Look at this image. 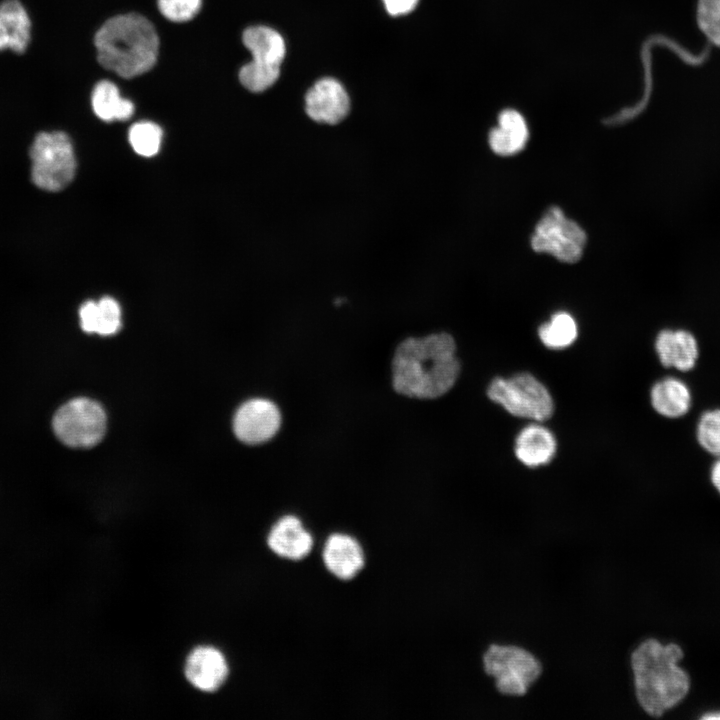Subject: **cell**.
Returning <instances> with one entry per match:
<instances>
[{
	"instance_id": "1",
	"label": "cell",
	"mask_w": 720,
	"mask_h": 720,
	"mask_svg": "<svg viewBox=\"0 0 720 720\" xmlns=\"http://www.w3.org/2000/svg\"><path fill=\"white\" fill-rule=\"evenodd\" d=\"M460 365L451 335L435 333L401 342L392 361L393 387L401 395L434 399L455 384Z\"/></svg>"
},
{
	"instance_id": "2",
	"label": "cell",
	"mask_w": 720,
	"mask_h": 720,
	"mask_svg": "<svg viewBox=\"0 0 720 720\" xmlns=\"http://www.w3.org/2000/svg\"><path fill=\"white\" fill-rule=\"evenodd\" d=\"M683 651L675 643L642 641L631 654L636 699L650 716L660 717L688 694L690 679L678 664Z\"/></svg>"
},
{
	"instance_id": "3",
	"label": "cell",
	"mask_w": 720,
	"mask_h": 720,
	"mask_svg": "<svg viewBox=\"0 0 720 720\" xmlns=\"http://www.w3.org/2000/svg\"><path fill=\"white\" fill-rule=\"evenodd\" d=\"M94 44L102 67L133 78L156 63L159 38L148 19L129 13L108 19L96 32Z\"/></svg>"
},
{
	"instance_id": "4",
	"label": "cell",
	"mask_w": 720,
	"mask_h": 720,
	"mask_svg": "<svg viewBox=\"0 0 720 720\" xmlns=\"http://www.w3.org/2000/svg\"><path fill=\"white\" fill-rule=\"evenodd\" d=\"M31 178L40 189L58 192L74 179L77 162L70 137L63 131L40 132L31 145Z\"/></svg>"
},
{
	"instance_id": "5",
	"label": "cell",
	"mask_w": 720,
	"mask_h": 720,
	"mask_svg": "<svg viewBox=\"0 0 720 720\" xmlns=\"http://www.w3.org/2000/svg\"><path fill=\"white\" fill-rule=\"evenodd\" d=\"M482 661L485 673L506 696L525 695L542 673L541 662L534 654L512 644H490Z\"/></svg>"
},
{
	"instance_id": "6",
	"label": "cell",
	"mask_w": 720,
	"mask_h": 720,
	"mask_svg": "<svg viewBox=\"0 0 720 720\" xmlns=\"http://www.w3.org/2000/svg\"><path fill=\"white\" fill-rule=\"evenodd\" d=\"M586 242L585 230L555 205L550 206L538 220L530 239L535 252L550 254L567 264L582 258Z\"/></svg>"
},
{
	"instance_id": "7",
	"label": "cell",
	"mask_w": 720,
	"mask_h": 720,
	"mask_svg": "<svg viewBox=\"0 0 720 720\" xmlns=\"http://www.w3.org/2000/svg\"><path fill=\"white\" fill-rule=\"evenodd\" d=\"M487 394L510 414L544 421L553 413V400L546 387L534 376L520 373L510 378H495Z\"/></svg>"
},
{
	"instance_id": "8",
	"label": "cell",
	"mask_w": 720,
	"mask_h": 720,
	"mask_svg": "<svg viewBox=\"0 0 720 720\" xmlns=\"http://www.w3.org/2000/svg\"><path fill=\"white\" fill-rule=\"evenodd\" d=\"M52 427L55 435L65 445L88 448L103 438L106 414L98 402L88 398H75L56 411Z\"/></svg>"
},
{
	"instance_id": "9",
	"label": "cell",
	"mask_w": 720,
	"mask_h": 720,
	"mask_svg": "<svg viewBox=\"0 0 720 720\" xmlns=\"http://www.w3.org/2000/svg\"><path fill=\"white\" fill-rule=\"evenodd\" d=\"M281 414L267 399H252L237 410L233 429L237 438L246 444H260L271 439L279 430Z\"/></svg>"
},
{
	"instance_id": "10",
	"label": "cell",
	"mask_w": 720,
	"mask_h": 720,
	"mask_svg": "<svg viewBox=\"0 0 720 720\" xmlns=\"http://www.w3.org/2000/svg\"><path fill=\"white\" fill-rule=\"evenodd\" d=\"M305 112L318 124L337 125L348 116L350 99L341 83L332 78H323L307 91Z\"/></svg>"
},
{
	"instance_id": "11",
	"label": "cell",
	"mask_w": 720,
	"mask_h": 720,
	"mask_svg": "<svg viewBox=\"0 0 720 720\" xmlns=\"http://www.w3.org/2000/svg\"><path fill=\"white\" fill-rule=\"evenodd\" d=\"M184 672L187 680L195 688L204 692H214L226 680L228 665L218 649L200 646L188 655Z\"/></svg>"
},
{
	"instance_id": "12",
	"label": "cell",
	"mask_w": 720,
	"mask_h": 720,
	"mask_svg": "<svg viewBox=\"0 0 720 720\" xmlns=\"http://www.w3.org/2000/svg\"><path fill=\"white\" fill-rule=\"evenodd\" d=\"M529 135L524 115L515 108H504L497 116V125L488 133V144L496 155L509 157L526 147Z\"/></svg>"
},
{
	"instance_id": "13",
	"label": "cell",
	"mask_w": 720,
	"mask_h": 720,
	"mask_svg": "<svg viewBox=\"0 0 720 720\" xmlns=\"http://www.w3.org/2000/svg\"><path fill=\"white\" fill-rule=\"evenodd\" d=\"M267 545L282 558L301 560L311 552L313 537L298 517L285 515L271 528Z\"/></svg>"
},
{
	"instance_id": "14",
	"label": "cell",
	"mask_w": 720,
	"mask_h": 720,
	"mask_svg": "<svg viewBox=\"0 0 720 720\" xmlns=\"http://www.w3.org/2000/svg\"><path fill=\"white\" fill-rule=\"evenodd\" d=\"M323 562L335 577L350 580L365 564L364 552L359 542L346 534L330 535L323 547Z\"/></svg>"
},
{
	"instance_id": "15",
	"label": "cell",
	"mask_w": 720,
	"mask_h": 720,
	"mask_svg": "<svg viewBox=\"0 0 720 720\" xmlns=\"http://www.w3.org/2000/svg\"><path fill=\"white\" fill-rule=\"evenodd\" d=\"M655 348L663 366L680 371L694 368L698 358L697 341L686 330H662L657 335Z\"/></svg>"
},
{
	"instance_id": "16",
	"label": "cell",
	"mask_w": 720,
	"mask_h": 720,
	"mask_svg": "<svg viewBox=\"0 0 720 720\" xmlns=\"http://www.w3.org/2000/svg\"><path fill=\"white\" fill-rule=\"evenodd\" d=\"M31 39V20L19 0L0 3V51L23 53Z\"/></svg>"
},
{
	"instance_id": "17",
	"label": "cell",
	"mask_w": 720,
	"mask_h": 720,
	"mask_svg": "<svg viewBox=\"0 0 720 720\" xmlns=\"http://www.w3.org/2000/svg\"><path fill=\"white\" fill-rule=\"evenodd\" d=\"M556 452V440L550 430L531 424L520 431L515 441L516 457L526 466L549 463Z\"/></svg>"
},
{
	"instance_id": "18",
	"label": "cell",
	"mask_w": 720,
	"mask_h": 720,
	"mask_svg": "<svg viewBox=\"0 0 720 720\" xmlns=\"http://www.w3.org/2000/svg\"><path fill=\"white\" fill-rule=\"evenodd\" d=\"M245 47L253 62L261 65L281 66L286 46L282 36L267 26H251L242 35Z\"/></svg>"
},
{
	"instance_id": "19",
	"label": "cell",
	"mask_w": 720,
	"mask_h": 720,
	"mask_svg": "<svg viewBox=\"0 0 720 720\" xmlns=\"http://www.w3.org/2000/svg\"><path fill=\"white\" fill-rule=\"evenodd\" d=\"M81 328L87 333L100 335L115 334L121 326V309L118 302L109 296L98 302L86 301L79 310Z\"/></svg>"
},
{
	"instance_id": "20",
	"label": "cell",
	"mask_w": 720,
	"mask_h": 720,
	"mask_svg": "<svg viewBox=\"0 0 720 720\" xmlns=\"http://www.w3.org/2000/svg\"><path fill=\"white\" fill-rule=\"evenodd\" d=\"M651 403L657 413L668 418L685 415L691 405L688 387L679 379L667 377L655 383L650 393Z\"/></svg>"
},
{
	"instance_id": "21",
	"label": "cell",
	"mask_w": 720,
	"mask_h": 720,
	"mask_svg": "<svg viewBox=\"0 0 720 720\" xmlns=\"http://www.w3.org/2000/svg\"><path fill=\"white\" fill-rule=\"evenodd\" d=\"M91 104L95 115L103 121H125L134 113L133 103L122 98L117 86L108 80L95 85Z\"/></svg>"
},
{
	"instance_id": "22",
	"label": "cell",
	"mask_w": 720,
	"mask_h": 720,
	"mask_svg": "<svg viewBox=\"0 0 720 720\" xmlns=\"http://www.w3.org/2000/svg\"><path fill=\"white\" fill-rule=\"evenodd\" d=\"M578 329L575 319L567 312H557L542 324L538 335L542 343L550 349H564L577 338Z\"/></svg>"
},
{
	"instance_id": "23",
	"label": "cell",
	"mask_w": 720,
	"mask_h": 720,
	"mask_svg": "<svg viewBox=\"0 0 720 720\" xmlns=\"http://www.w3.org/2000/svg\"><path fill=\"white\" fill-rule=\"evenodd\" d=\"M162 136V129L156 123L141 121L130 127L128 139L137 154L152 157L160 150Z\"/></svg>"
},
{
	"instance_id": "24",
	"label": "cell",
	"mask_w": 720,
	"mask_h": 720,
	"mask_svg": "<svg viewBox=\"0 0 720 720\" xmlns=\"http://www.w3.org/2000/svg\"><path fill=\"white\" fill-rule=\"evenodd\" d=\"M280 67L248 62L239 71L241 84L252 92H262L271 87L279 78Z\"/></svg>"
},
{
	"instance_id": "25",
	"label": "cell",
	"mask_w": 720,
	"mask_h": 720,
	"mask_svg": "<svg viewBox=\"0 0 720 720\" xmlns=\"http://www.w3.org/2000/svg\"><path fill=\"white\" fill-rule=\"evenodd\" d=\"M697 440L708 453L720 457V409L702 414L697 425Z\"/></svg>"
},
{
	"instance_id": "26",
	"label": "cell",
	"mask_w": 720,
	"mask_h": 720,
	"mask_svg": "<svg viewBox=\"0 0 720 720\" xmlns=\"http://www.w3.org/2000/svg\"><path fill=\"white\" fill-rule=\"evenodd\" d=\"M697 21L707 38L720 47V0H699Z\"/></svg>"
},
{
	"instance_id": "27",
	"label": "cell",
	"mask_w": 720,
	"mask_h": 720,
	"mask_svg": "<svg viewBox=\"0 0 720 720\" xmlns=\"http://www.w3.org/2000/svg\"><path fill=\"white\" fill-rule=\"evenodd\" d=\"M201 0H158L162 15L173 22L192 19L200 10Z\"/></svg>"
},
{
	"instance_id": "28",
	"label": "cell",
	"mask_w": 720,
	"mask_h": 720,
	"mask_svg": "<svg viewBox=\"0 0 720 720\" xmlns=\"http://www.w3.org/2000/svg\"><path fill=\"white\" fill-rule=\"evenodd\" d=\"M383 2L390 15L399 16L414 10L418 0H383Z\"/></svg>"
},
{
	"instance_id": "29",
	"label": "cell",
	"mask_w": 720,
	"mask_h": 720,
	"mask_svg": "<svg viewBox=\"0 0 720 720\" xmlns=\"http://www.w3.org/2000/svg\"><path fill=\"white\" fill-rule=\"evenodd\" d=\"M711 481H712L713 486L716 488V490L720 494V457L712 466Z\"/></svg>"
},
{
	"instance_id": "30",
	"label": "cell",
	"mask_w": 720,
	"mask_h": 720,
	"mask_svg": "<svg viewBox=\"0 0 720 720\" xmlns=\"http://www.w3.org/2000/svg\"><path fill=\"white\" fill-rule=\"evenodd\" d=\"M701 719L704 720H719L720 719V711H710L706 714H703L701 716Z\"/></svg>"
}]
</instances>
